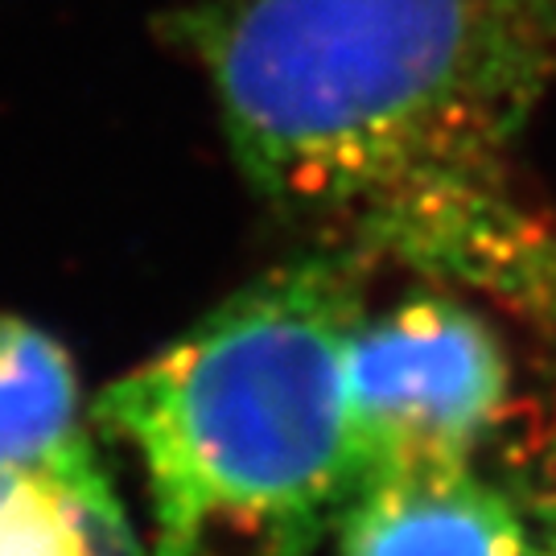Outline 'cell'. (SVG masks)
Listing matches in <instances>:
<instances>
[{"label":"cell","instance_id":"obj_2","mask_svg":"<svg viewBox=\"0 0 556 556\" xmlns=\"http://www.w3.org/2000/svg\"><path fill=\"white\" fill-rule=\"evenodd\" d=\"M358 301L351 260L264 273L96 400L144 466L157 556H314L355 491Z\"/></svg>","mask_w":556,"mask_h":556},{"label":"cell","instance_id":"obj_8","mask_svg":"<svg viewBox=\"0 0 556 556\" xmlns=\"http://www.w3.org/2000/svg\"><path fill=\"white\" fill-rule=\"evenodd\" d=\"M536 511V532H532V556H556V470L540 491Z\"/></svg>","mask_w":556,"mask_h":556},{"label":"cell","instance_id":"obj_7","mask_svg":"<svg viewBox=\"0 0 556 556\" xmlns=\"http://www.w3.org/2000/svg\"><path fill=\"white\" fill-rule=\"evenodd\" d=\"M0 556H112L96 523L50 478L0 466Z\"/></svg>","mask_w":556,"mask_h":556},{"label":"cell","instance_id":"obj_9","mask_svg":"<svg viewBox=\"0 0 556 556\" xmlns=\"http://www.w3.org/2000/svg\"><path fill=\"white\" fill-rule=\"evenodd\" d=\"M528 4L536 9L540 17H544V25H548V29L556 34V0H528Z\"/></svg>","mask_w":556,"mask_h":556},{"label":"cell","instance_id":"obj_3","mask_svg":"<svg viewBox=\"0 0 556 556\" xmlns=\"http://www.w3.org/2000/svg\"><path fill=\"white\" fill-rule=\"evenodd\" d=\"M342 388L358 486L392 470L470 466L507 413L511 363L491 321L429 293L358 321Z\"/></svg>","mask_w":556,"mask_h":556},{"label":"cell","instance_id":"obj_6","mask_svg":"<svg viewBox=\"0 0 556 556\" xmlns=\"http://www.w3.org/2000/svg\"><path fill=\"white\" fill-rule=\"evenodd\" d=\"M338 556H532V523L470 466L363 478L334 519Z\"/></svg>","mask_w":556,"mask_h":556},{"label":"cell","instance_id":"obj_1","mask_svg":"<svg viewBox=\"0 0 556 556\" xmlns=\"http://www.w3.org/2000/svg\"><path fill=\"white\" fill-rule=\"evenodd\" d=\"M174 38L211 75L243 178L355 219L498 169L556 71L528 0H206Z\"/></svg>","mask_w":556,"mask_h":556},{"label":"cell","instance_id":"obj_5","mask_svg":"<svg viewBox=\"0 0 556 556\" xmlns=\"http://www.w3.org/2000/svg\"><path fill=\"white\" fill-rule=\"evenodd\" d=\"M0 466L50 478L79 503L112 556H140L132 523L79 420L75 363L54 334L0 318Z\"/></svg>","mask_w":556,"mask_h":556},{"label":"cell","instance_id":"obj_4","mask_svg":"<svg viewBox=\"0 0 556 556\" xmlns=\"http://www.w3.org/2000/svg\"><path fill=\"white\" fill-rule=\"evenodd\" d=\"M355 231L371 256L495 301L556 351V215L519 202L498 169L429 181Z\"/></svg>","mask_w":556,"mask_h":556}]
</instances>
